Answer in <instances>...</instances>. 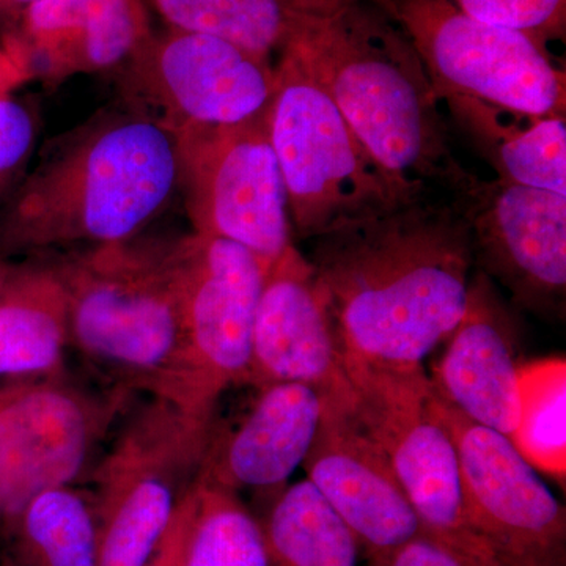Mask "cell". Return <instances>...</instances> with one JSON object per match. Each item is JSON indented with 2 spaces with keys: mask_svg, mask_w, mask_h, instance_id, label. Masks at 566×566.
Wrapping results in <instances>:
<instances>
[{
  "mask_svg": "<svg viewBox=\"0 0 566 566\" xmlns=\"http://www.w3.org/2000/svg\"><path fill=\"white\" fill-rule=\"evenodd\" d=\"M0 566H20L18 564H14L11 558L3 556V554H0Z\"/></svg>",
  "mask_w": 566,
  "mask_h": 566,
  "instance_id": "cell-34",
  "label": "cell"
},
{
  "mask_svg": "<svg viewBox=\"0 0 566 566\" xmlns=\"http://www.w3.org/2000/svg\"><path fill=\"white\" fill-rule=\"evenodd\" d=\"M178 189L177 136L122 102L52 140L14 186L0 207V260L132 240Z\"/></svg>",
  "mask_w": 566,
  "mask_h": 566,
  "instance_id": "cell-2",
  "label": "cell"
},
{
  "mask_svg": "<svg viewBox=\"0 0 566 566\" xmlns=\"http://www.w3.org/2000/svg\"><path fill=\"white\" fill-rule=\"evenodd\" d=\"M475 20L527 33L549 46L564 40L566 0H450Z\"/></svg>",
  "mask_w": 566,
  "mask_h": 566,
  "instance_id": "cell-27",
  "label": "cell"
},
{
  "mask_svg": "<svg viewBox=\"0 0 566 566\" xmlns=\"http://www.w3.org/2000/svg\"><path fill=\"white\" fill-rule=\"evenodd\" d=\"M166 28L202 33L271 59L349 0H142Z\"/></svg>",
  "mask_w": 566,
  "mask_h": 566,
  "instance_id": "cell-22",
  "label": "cell"
},
{
  "mask_svg": "<svg viewBox=\"0 0 566 566\" xmlns=\"http://www.w3.org/2000/svg\"><path fill=\"white\" fill-rule=\"evenodd\" d=\"M260 524L270 566H359L352 528L307 479L274 491Z\"/></svg>",
  "mask_w": 566,
  "mask_h": 566,
  "instance_id": "cell-24",
  "label": "cell"
},
{
  "mask_svg": "<svg viewBox=\"0 0 566 566\" xmlns=\"http://www.w3.org/2000/svg\"><path fill=\"white\" fill-rule=\"evenodd\" d=\"M43 256L65 286L70 340L82 356L109 376L112 387L182 409L186 342L178 238L142 233Z\"/></svg>",
  "mask_w": 566,
  "mask_h": 566,
  "instance_id": "cell-4",
  "label": "cell"
},
{
  "mask_svg": "<svg viewBox=\"0 0 566 566\" xmlns=\"http://www.w3.org/2000/svg\"><path fill=\"white\" fill-rule=\"evenodd\" d=\"M0 554L20 566H98L92 499L73 485L33 495L10 524Z\"/></svg>",
  "mask_w": 566,
  "mask_h": 566,
  "instance_id": "cell-23",
  "label": "cell"
},
{
  "mask_svg": "<svg viewBox=\"0 0 566 566\" xmlns=\"http://www.w3.org/2000/svg\"><path fill=\"white\" fill-rule=\"evenodd\" d=\"M39 136L31 104L13 93L0 95V207L28 172Z\"/></svg>",
  "mask_w": 566,
  "mask_h": 566,
  "instance_id": "cell-28",
  "label": "cell"
},
{
  "mask_svg": "<svg viewBox=\"0 0 566 566\" xmlns=\"http://www.w3.org/2000/svg\"><path fill=\"white\" fill-rule=\"evenodd\" d=\"M365 2L408 36L439 102L453 93L532 117L565 115V70L547 44L475 20L450 0Z\"/></svg>",
  "mask_w": 566,
  "mask_h": 566,
  "instance_id": "cell-8",
  "label": "cell"
},
{
  "mask_svg": "<svg viewBox=\"0 0 566 566\" xmlns=\"http://www.w3.org/2000/svg\"><path fill=\"white\" fill-rule=\"evenodd\" d=\"M192 516L193 491L191 486L188 493L182 495L169 527L164 532L161 542L144 566H185L186 546H188L189 532H191Z\"/></svg>",
  "mask_w": 566,
  "mask_h": 566,
  "instance_id": "cell-30",
  "label": "cell"
},
{
  "mask_svg": "<svg viewBox=\"0 0 566 566\" xmlns=\"http://www.w3.org/2000/svg\"><path fill=\"white\" fill-rule=\"evenodd\" d=\"M436 364L434 392L465 419L510 438L520 409L516 324L488 275H472L463 318Z\"/></svg>",
  "mask_w": 566,
  "mask_h": 566,
  "instance_id": "cell-17",
  "label": "cell"
},
{
  "mask_svg": "<svg viewBox=\"0 0 566 566\" xmlns=\"http://www.w3.org/2000/svg\"><path fill=\"white\" fill-rule=\"evenodd\" d=\"M123 102L178 134L243 125L266 114L275 63L202 33L164 28L114 71Z\"/></svg>",
  "mask_w": 566,
  "mask_h": 566,
  "instance_id": "cell-9",
  "label": "cell"
},
{
  "mask_svg": "<svg viewBox=\"0 0 566 566\" xmlns=\"http://www.w3.org/2000/svg\"><path fill=\"white\" fill-rule=\"evenodd\" d=\"M296 382L352 406L344 354L316 285L314 268L292 244L268 268L253 316L245 385Z\"/></svg>",
  "mask_w": 566,
  "mask_h": 566,
  "instance_id": "cell-15",
  "label": "cell"
},
{
  "mask_svg": "<svg viewBox=\"0 0 566 566\" xmlns=\"http://www.w3.org/2000/svg\"><path fill=\"white\" fill-rule=\"evenodd\" d=\"M214 424L153 397L126 419L92 474L98 566L147 564L196 482Z\"/></svg>",
  "mask_w": 566,
  "mask_h": 566,
  "instance_id": "cell-7",
  "label": "cell"
},
{
  "mask_svg": "<svg viewBox=\"0 0 566 566\" xmlns=\"http://www.w3.org/2000/svg\"><path fill=\"white\" fill-rule=\"evenodd\" d=\"M39 0H0V39L13 35L22 13Z\"/></svg>",
  "mask_w": 566,
  "mask_h": 566,
  "instance_id": "cell-32",
  "label": "cell"
},
{
  "mask_svg": "<svg viewBox=\"0 0 566 566\" xmlns=\"http://www.w3.org/2000/svg\"><path fill=\"white\" fill-rule=\"evenodd\" d=\"M439 409L455 441L475 534L502 566H566V510L542 474L506 436L471 422L441 398Z\"/></svg>",
  "mask_w": 566,
  "mask_h": 566,
  "instance_id": "cell-13",
  "label": "cell"
},
{
  "mask_svg": "<svg viewBox=\"0 0 566 566\" xmlns=\"http://www.w3.org/2000/svg\"><path fill=\"white\" fill-rule=\"evenodd\" d=\"M185 566H270L262 524L226 488L196 480Z\"/></svg>",
  "mask_w": 566,
  "mask_h": 566,
  "instance_id": "cell-26",
  "label": "cell"
},
{
  "mask_svg": "<svg viewBox=\"0 0 566 566\" xmlns=\"http://www.w3.org/2000/svg\"><path fill=\"white\" fill-rule=\"evenodd\" d=\"M31 77V70L20 44L10 39H0V95L13 93L14 87Z\"/></svg>",
  "mask_w": 566,
  "mask_h": 566,
  "instance_id": "cell-31",
  "label": "cell"
},
{
  "mask_svg": "<svg viewBox=\"0 0 566 566\" xmlns=\"http://www.w3.org/2000/svg\"><path fill=\"white\" fill-rule=\"evenodd\" d=\"M275 74L268 134L300 240L427 196L428 186L394 177L357 139L316 80L301 39L279 54Z\"/></svg>",
  "mask_w": 566,
  "mask_h": 566,
  "instance_id": "cell-5",
  "label": "cell"
},
{
  "mask_svg": "<svg viewBox=\"0 0 566 566\" xmlns=\"http://www.w3.org/2000/svg\"><path fill=\"white\" fill-rule=\"evenodd\" d=\"M471 234L474 266L538 315H564L566 196L476 177L452 196Z\"/></svg>",
  "mask_w": 566,
  "mask_h": 566,
  "instance_id": "cell-14",
  "label": "cell"
},
{
  "mask_svg": "<svg viewBox=\"0 0 566 566\" xmlns=\"http://www.w3.org/2000/svg\"><path fill=\"white\" fill-rule=\"evenodd\" d=\"M367 560L368 566H480L423 532L389 553Z\"/></svg>",
  "mask_w": 566,
  "mask_h": 566,
  "instance_id": "cell-29",
  "label": "cell"
},
{
  "mask_svg": "<svg viewBox=\"0 0 566 566\" xmlns=\"http://www.w3.org/2000/svg\"><path fill=\"white\" fill-rule=\"evenodd\" d=\"M301 44L316 80L387 172L452 196L475 180L453 153L422 61L381 11L349 0Z\"/></svg>",
  "mask_w": 566,
  "mask_h": 566,
  "instance_id": "cell-3",
  "label": "cell"
},
{
  "mask_svg": "<svg viewBox=\"0 0 566 566\" xmlns=\"http://www.w3.org/2000/svg\"><path fill=\"white\" fill-rule=\"evenodd\" d=\"M11 266H13V262L0 260V294H2L3 286H6L7 279H9Z\"/></svg>",
  "mask_w": 566,
  "mask_h": 566,
  "instance_id": "cell-33",
  "label": "cell"
},
{
  "mask_svg": "<svg viewBox=\"0 0 566 566\" xmlns=\"http://www.w3.org/2000/svg\"><path fill=\"white\" fill-rule=\"evenodd\" d=\"M307 260L345 367L422 365L463 318L475 268L455 203L428 193L337 223Z\"/></svg>",
  "mask_w": 566,
  "mask_h": 566,
  "instance_id": "cell-1",
  "label": "cell"
},
{
  "mask_svg": "<svg viewBox=\"0 0 566 566\" xmlns=\"http://www.w3.org/2000/svg\"><path fill=\"white\" fill-rule=\"evenodd\" d=\"M155 31L142 0H39L13 35L32 77L50 85L77 74L114 73Z\"/></svg>",
  "mask_w": 566,
  "mask_h": 566,
  "instance_id": "cell-19",
  "label": "cell"
},
{
  "mask_svg": "<svg viewBox=\"0 0 566 566\" xmlns=\"http://www.w3.org/2000/svg\"><path fill=\"white\" fill-rule=\"evenodd\" d=\"M441 103L495 178L566 196L565 115L532 117L453 93Z\"/></svg>",
  "mask_w": 566,
  "mask_h": 566,
  "instance_id": "cell-21",
  "label": "cell"
},
{
  "mask_svg": "<svg viewBox=\"0 0 566 566\" xmlns=\"http://www.w3.org/2000/svg\"><path fill=\"white\" fill-rule=\"evenodd\" d=\"M178 264L186 342L182 411L214 424L222 395L245 385L268 268L241 245L196 232L178 238Z\"/></svg>",
  "mask_w": 566,
  "mask_h": 566,
  "instance_id": "cell-12",
  "label": "cell"
},
{
  "mask_svg": "<svg viewBox=\"0 0 566 566\" xmlns=\"http://www.w3.org/2000/svg\"><path fill=\"white\" fill-rule=\"evenodd\" d=\"M69 296L48 256L14 260L0 294V379L65 374Z\"/></svg>",
  "mask_w": 566,
  "mask_h": 566,
  "instance_id": "cell-20",
  "label": "cell"
},
{
  "mask_svg": "<svg viewBox=\"0 0 566 566\" xmlns=\"http://www.w3.org/2000/svg\"><path fill=\"white\" fill-rule=\"evenodd\" d=\"M510 441L539 474L566 479V360L542 357L520 370V409Z\"/></svg>",
  "mask_w": 566,
  "mask_h": 566,
  "instance_id": "cell-25",
  "label": "cell"
},
{
  "mask_svg": "<svg viewBox=\"0 0 566 566\" xmlns=\"http://www.w3.org/2000/svg\"><path fill=\"white\" fill-rule=\"evenodd\" d=\"M303 465L308 482L352 528L365 557L389 553L422 532L389 458L352 406L326 400Z\"/></svg>",
  "mask_w": 566,
  "mask_h": 566,
  "instance_id": "cell-16",
  "label": "cell"
},
{
  "mask_svg": "<svg viewBox=\"0 0 566 566\" xmlns=\"http://www.w3.org/2000/svg\"><path fill=\"white\" fill-rule=\"evenodd\" d=\"M132 397L120 387L95 392L65 374L0 379V546L33 495L73 485Z\"/></svg>",
  "mask_w": 566,
  "mask_h": 566,
  "instance_id": "cell-10",
  "label": "cell"
},
{
  "mask_svg": "<svg viewBox=\"0 0 566 566\" xmlns=\"http://www.w3.org/2000/svg\"><path fill=\"white\" fill-rule=\"evenodd\" d=\"M345 370L354 416L385 450L423 534L476 565L502 566L469 524L455 441L422 365Z\"/></svg>",
  "mask_w": 566,
  "mask_h": 566,
  "instance_id": "cell-6",
  "label": "cell"
},
{
  "mask_svg": "<svg viewBox=\"0 0 566 566\" xmlns=\"http://www.w3.org/2000/svg\"><path fill=\"white\" fill-rule=\"evenodd\" d=\"M180 189L192 232L244 248L270 268L293 244L268 112L243 125L178 134Z\"/></svg>",
  "mask_w": 566,
  "mask_h": 566,
  "instance_id": "cell-11",
  "label": "cell"
},
{
  "mask_svg": "<svg viewBox=\"0 0 566 566\" xmlns=\"http://www.w3.org/2000/svg\"><path fill=\"white\" fill-rule=\"evenodd\" d=\"M233 430L212 428L196 480L238 491H277L304 464L322 424L326 398L311 386L259 387Z\"/></svg>",
  "mask_w": 566,
  "mask_h": 566,
  "instance_id": "cell-18",
  "label": "cell"
}]
</instances>
